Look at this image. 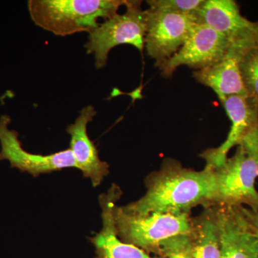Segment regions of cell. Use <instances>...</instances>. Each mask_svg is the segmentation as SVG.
Here are the masks:
<instances>
[{
  "instance_id": "6da1fadb",
  "label": "cell",
  "mask_w": 258,
  "mask_h": 258,
  "mask_svg": "<svg viewBox=\"0 0 258 258\" xmlns=\"http://www.w3.org/2000/svg\"><path fill=\"white\" fill-rule=\"evenodd\" d=\"M147 192L140 200L121 208L132 215L189 214L191 209L213 205L215 178L213 169L202 171L183 167L179 161L166 159L159 171L145 180Z\"/></svg>"
},
{
  "instance_id": "7a4b0ae2",
  "label": "cell",
  "mask_w": 258,
  "mask_h": 258,
  "mask_svg": "<svg viewBox=\"0 0 258 258\" xmlns=\"http://www.w3.org/2000/svg\"><path fill=\"white\" fill-rule=\"evenodd\" d=\"M126 0H30L28 10L32 21L58 36L78 32L90 33L104 20L118 14Z\"/></svg>"
},
{
  "instance_id": "3957f363",
  "label": "cell",
  "mask_w": 258,
  "mask_h": 258,
  "mask_svg": "<svg viewBox=\"0 0 258 258\" xmlns=\"http://www.w3.org/2000/svg\"><path fill=\"white\" fill-rule=\"evenodd\" d=\"M114 220L120 240L147 252L159 253L161 242L175 236L192 235L194 232L189 214L153 212L149 215H135L116 206Z\"/></svg>"
},
{
  "instance_id": "277c9868",
  "label": "cell",
  "mask_w": 258,
  "mask_h": 258,
  "mask_svg": "<svg viewBox=\"0 0 258 258\" xmlns=\"http://www.w3.org/2000/svg\"><path fill=\"white\" fill-rule=\"evenodd\" d=\"M142 1L126 0V11L99 23L88 35L85 44L86 52L94 55L95 66L101 69L106 66L108 55L113 47L133 45L141 52L145 46L149 13L142 8Z\"/></svg>"
},
{
  "instance_id": "5b68a950",
  "label": "cell",
  "mask_w": 258,
  "mask_h": 258,
  "mask_svg": "<svg viewBox=\"0 0 258 258\" xmlns=\"http://www.w3.org/2000/svg\"><path fill=\"white\" fill-rule=\"evenodd\" d=\"M215 174V192L213 205L240 207L247 205L258 212V161L248 144L237 146L232 157L225 164L212 169Z\"/></svg>"
},
{
  "instance_id": "8992f818",
  "label": "cell",
  "mask_w": 258,
  "mask_h": 258,
  "mask_svg": "<svg viewBox=\"0 0 258 258\" xmlns=\"http://www.w3.org/2000/svg\"><path fill=\"white\" fill-rule=\"evenodd\" d=\"M232 43L206 25L198 24L183 46L170 58L155 63L162 77L170 78L181 66L199 71L222 60Z\"/></svg>"
},
{
  "instance_id": "52a82bcc",
  "label": "cell",
  "mask_w": 258,
  "mask_h": 258,
  "mask_svg": "<svg viewBox=\"0 0 258 258\" xmlns=\"http://www.w3.org/2000/svg\"><path fill=\"white\" fill-rule=\"evenodd\" d=\"M147 10L149 20L144 48L158 63L175 55L198 23L193 15Z\"/></svg>"
},
{
  "instance_id": "ba28073f",
  "label": "cell",
  "mask_w": 258,
  "mask_h": 258,
  "mask_svg": "<svg viewBox=\"0 0 258 258\" xmlns=\"http://www.w3.org/2000/svg\"><path fill=\"white\" fill-rule=\"evenodd\" d=\"M10 121L11 118L8 115H2L0 118V160H8L12 168H17L34 176L66 168H76L70 149L45 156L25 151L19 140L18 132L8 128Z\"/></svg>"
},
{
  "instance_id": "9c48e42d",
  "label": "cell",
  "mask_w": 258,
  "mask_h": 258,
  "mask_svg": "<svg viewBox=\"0 0 258 258\" xmlns=\"http://www.w3.org/2000/svg\"><path fill=\"white\" fill-rule=\"evenodd\" d=\"M193 16L197 23L220 32L232 44L258 42V22L242 16L233 0H205Z\"/></svg>"
},
{
  "instance_id": "30bf717a",
  "label": "cell",
  "mask_w": 258,
  "mask_h": 258,
  "mask_svg": "<svg viewBox=\"0 0 258 258\" xmlns=\"http://www.w3.org/2000/svg\"><path fill=\"white\" fill-rule=\"evenodd\" d=\"M220 101L231 121V127L223 144L200 154V157L206 161L205 166L212 169L225 164L230 149L242 143L256 126L258 119V108L247 96H227L220 98Z\"/></svg>"
},
{
  "instance_id": "8fae6325",
  "label": "cell",
  "mask_w": 258,
  "mask_h": 258,
  "mask_svg": "<svg viewBox=\"0 0 258 258\" xmlns=\"http://www.w3.org/2000/svg\"><path fill=\"white\" fill-rule=\"evenodd\" d=\"M221 258H258V240L240 207L217 205Z\"/></svg>"
},
{
  "instance_id": "7c38bea8",
  "label": "cell",
  "mask_w": 258,
  "mask_h": 258,
  "mask_svg": "<svg viewBox=\"0 0 258 258\" xmlns=\"http://www.w3.org/2000/svg\"><path fill=\"white\" fill-rule=\"evenodd\" d=\"M96 114L94 107H85L74 123L67 128V132L71 135L70 149L74 155L76 168L82 171L85 177L91 179L94 187L99 186L109 174V164L100 159L97 148L87 133L88 123Z\"/></svg>"
},
{
  "instance_id": "4fadbf2b",
  "label": "cell",
  "mask_w": 258,
  "mask_h": 258,
  "mask_svg": "<svg viewBox=\"0 0 258 258\" xmlns=\"http://www.w3.org/2000/svg\"><path fill=\"white\" fill-rule=\"evenodd\" d=\"M119 186L113 184L106 193L100 195L102 228L91 239L96 248V258H157L152 257L143 249L133 244L125 243L117 235L114 210L121 196Z\"/></svg>"
},
{
  "instance_id": "5bb4252c",
  "label": "cell",
  "mask_w": 258,
  "mask_h": 258,
  "mask_svg": "<svg viewBox=\"0 0 258 258\" xmlns=\"http://www.w3.org/2000/svg\"><path fill=\"white\" fill-rule=\"evenodd\" d=\"M257 42L232 44L225 57L217 63L193 73V77L213 90L219 99L240 95L247 96L241 76L240 62L249 47Z\"/></svg>"
},
{
  "instance_id": "9a60e30c",
  "label": "cell",
  "mask_w": 258,
  "mask_h": 258,
  "mask_svg": "<svg viewBox=\"0 0 258 258\" xmlns=\"http://www.w3.org/2000/svg\"><path fill=\"white\" fill-rule=\"evenodd\" d=\"M192 220L194 258H221L217 222V205L204 207Z\"/></svg>"
},
{
  "instance_id": "2e32d148",
  "label": "cell",
  "mask_w": 258,
  "mask_h": 258,
  "mask_svg": "<svg viewBox=\"0 0 258 258\" xmlns=\"http://www.w3.org/2000/svg\"><path fill=\"white\" fill-rule=\"evenodd\" d=\"M240 69L247 97L258 108V42L242 56Z\"/></svg>"
},
{
  "instance_id": "e0dca14e",
  "label": "cell",
  "mask_w": 258,
  "mask_h": 258,
  "mask_svg": "<svg viewBox=\"0 0 258 258\" xmlns=\"http://www.w3.org/2000/svg\"><path fill=\"white\" fill-rule=\"evenodd\" d=\"M167 258H194L193 234L171 237L160 244V252Z\"/></svg>"
},
{
  "instance_id": "ac0fdd59",
  "label": "cell",
  "mask_w": 258,
  "mask_h": 258,
  "mask_svg": "<svg viewBox=\"0 0 258 258\" xmlns=\"http://www.w3.org/2000/svg\"><path fill=\"white\" fill-rule=\"evenodd\" d=\"M149 9L166 13L193 15L203 6L205 0H149Z\"/></svg>"
},
{
  "instance_id": "d6986e66",
  "label": "cell",
  "mask_w": 258,
  "mask_h": 258,
  "mask_svg": "<svg viewBox=\"0 0 258 258\" xmlns=\"http://www.w3.org/2000/svg\"><path fill=\"white\" fill-rule=\"evenodd\" d=\"M240 208L244 216L252 226L258 240V212L249 208H244V206H240Z\"/></svg>"
},
{
  "instance_id": "ffe728a7",
  "label": "cell",
  "mask_w": 258,
  "mask_h": 258,
  "mask_svg": "<svg viewBox=\"0 0 258 258\" xmlns=\"http://www.w3.org/2000/svg\"><path fill=\"white\" fill-rule=\"evenodd\" d=\"M242 142H246V143L248 144L250 146L252 150L254 151V154H255L258 161V119L256 126L254 127L253 130L244 139Z\"/></svg>"
}]
</instances>
